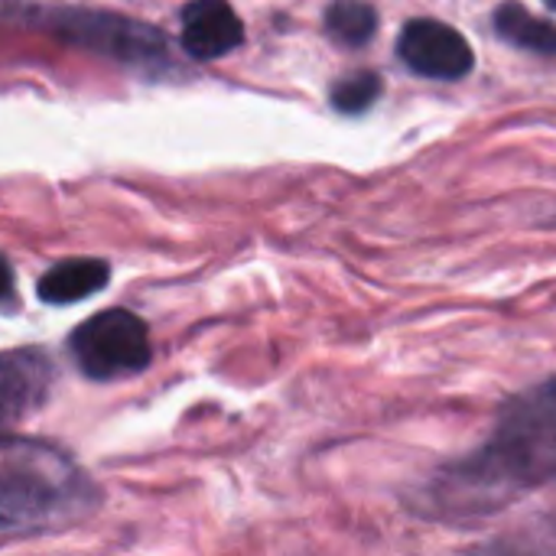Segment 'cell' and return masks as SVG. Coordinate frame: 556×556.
Here are the masks:
<instances>
[{"label":"cell","instance_id":"cell-1","mask_svg":"<svg viewBox=\"0 0 556 556\" xmlns=\"http://www.w3.org/2000/svg\"><path fill=\"white\" fill-rule=\"evenodd\" d=\"M556 479V378L511 397L492 440L440 469L427 485L430 515L446 521L492 518Z\"/></svg>","mask_w":556,"mask_h":556},{"label":"cell","instance_id":"cell-2","mask_svg":"<svg viewBox=\"0 0 556 556\" xmlns=\"http://www.w3.org/2000/svg\"><path fill=\"white\" fill-rule=\"evenodd\" d=\"M91 502H98V492L55 450L23 440L0 443V534L81 518Z\"/></svg>","mask_w":556,"mask_h":556},{"label":"cell","instance_id":"cell-3","mask_svg":"<svg viewBox=\"0 0 556 556\" xmlns=\"http://www.w3.org/2000/svg\"><path fill=\"white\" fill-rule=\"evenodd\" d=\"M46 29L62 42H72L78 49L127 65H156L166 59V36L156 26L111 10H78V7L49 10Z\"/></svg>","mask_w":556,"mask_h":556},{"label":"cell","instance_id":"cell-4","mask_svg":"<svg viewBox=\"0 0 556 556\" xmlns=\"http://www.w3.org/2000/svg\"><path fill=\"white\" fill-rule=\"evenodd\" d=\"M68 352L85 378L114 381L140 375L153 362L150 329L137 313L104 309L68 336Z\"/></svg>","mask_w":556,"mask_h":556},{"label":"cell","instance_id":"cell-5","mask_svg":"<svg viewBox=\"0 0 556 556\" xmlns=\"http://www.w3.org/2000/svg\"><path fill=\"white\" fill-rule=\"evenodd\" d=\"M397 55L417 75L443 78V81L463 78L476 65L472 46L466 42V36L440 20H410L401 29Z\"/></svg>","mask_w":556,"mask_h":556},{"label":"cell","instance_id":"cell-6","mask_svg":"<svg viewBox=\"0 0 556 556\" xmlns=\"http://www.w3.org/2000/svg\"><path fill=\"white\" fill-rule=\"evenodd\" d=\"M52 375V362L39 349L0 352V443L46 404Z\"/></svg>","mask_w":556,"mask_h":556},{"label":"cell","instance_id":"cell-7","mask_svg":"<svg viewBox=\"0 0 556 556\" xmlns=\"http://www.w3.org/2000/svg\"><path fill=\"white\" fill-rule=\"evenodd\" d=\"M244 42V23L228 0H192L182 7V49L192 59H222Z\"/></svg>","mask_w":556,"mask_h":556},{"label":"cell","instance_id":"cell-8","mask_svg":"<svg viewBox=\"0 0 556 556\" xmlns=\"http://www.w3.org/2000/svg\"><path fill=\"white\" fill-rule=\"evenodd\" d=\"M108 280H111V267L104 261H98V257H68V261L52 264L39 277L36 293H39L42 303L72 306V303L88 300L98 290H104Z\"/></svg>","mask_w":556,"mask_h":556},{"label":"cell","instance_id":"cell-9","mask_svg":"<svg viewBox=\"0 0 556 556\" xmlns=\"http://www.w3.org/2000/svg\"><path fill=\"white\" fill-rule=\"evenodd\" d=\"M495 33L528 52H541V55H556V26L534 16L525 3H502L495 10Z\"/></svg>","mask_w":556,"mask_h":556},{"label":"cell","instance_id":"cell-10","mask_svg":"<svg viewBox=\"0 0 556 556\" xmlns=\"http://www.w3.org/2000/svg\"><path fill=\"white\" fill-rule=\"evenodd\" d=\"M375 29H378V13L365 0H336L326 10V33L339 46L358 49V46L371 42Z\"/></svg>","mask_w":556,"mask_h":556},{"label":"cell","instance_id":"cell-11","mask_svg":"<svg viewBox=\"0 0 556 556\" xmlns=\"http://www.w3.org/2000/svg\"><path fill=\"white\" fill-rule=\"evenodd\" d=\"M381 88H384L381 75L362 68V72H352V75L339 78L332 85L329 98H332V108L336 111H342V114H362V111H368L381 98Z\"/></svg>","mask_w":556,"mask_h":556},{"label":"cell","instance_id":"cell-12","mask_svg":"<svg viewBox=\"0 0 556 556\" xmlns=\"http://www.w3.org/2000/svg\"><path fill=\"white\" fill-rule=\"evenodd\" d=\"M469 556H556V551L538 544V541H525V538H502V541H492V544L472 551Z\"/></svg>","mask_w":556,"mask_h":556},{"label":"cell","instance_id":"cell-13","mask_svg":"<svg viewBox=\"0 0 556 556\" xmlns=\"http://www.w3.org/2000/svg\"><path fill=\"white\" fill-rule=\"evenodd\" d=\"M10 293H13V267H10V261L0 254V300L10 296Z\"/></svg>","mask_w":556,"mask_h":556},{"label":"cell","instance_id":"cell-14","mask_svg":"<svg viewBox=\"0 0 556 556\" xmlns=\"http://www.w3.org/2000/svg\"><path fill=\"white\" fill-rule=\"evenodd\" d=\"M544 3H547V7H554V10H556V0H544Z\"/></svg>","mask_w":556,"mask_h":556}]
</instances>
